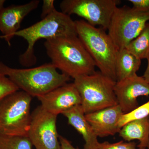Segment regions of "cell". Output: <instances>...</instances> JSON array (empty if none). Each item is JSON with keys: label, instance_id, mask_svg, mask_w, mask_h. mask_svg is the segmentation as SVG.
I'll list each match as a JSON object with an SVG mask.
<instances>
[{"label": "cell", "instance_id": "13", "mask_svg": "<svg viewBox=\"0 0 149 149\" xmlns=\"http://www.w3.org/2000/svg\"><path fill=\"white\" fill-rule=\"evenodd\" d=\"M123 114L118 105L87 113L85 117L97 137L114 136L119 133L118 123Z\"/></svg>", "mask_w": 149, "mask_h": 149}, {"label": "cell", "instance_id": "23", "mask_svg": "<svg viewBox=\"0 0 149 149\" xmlns=\"http://www.w3.org/2000/svg\"><path fill=\"white\" fill-rule=\"evenodd\" d=\"M134 8L139 10L149 11V0H129Z\"/></svg>", "mask_w": 149, "mask_h": 149}, {"label": "cell", "instance_id": "22", "mask_svg": "<svg viewBox=\"0 0 149 149\" xmlns=\"http://www.w3.org/2000/svg\"><path fill=\"white\" fill-rule=\"evenodd\" d=\"M56 10L54 0H44L43 2L41 17L42 19L52 13Z\"/></svg>", "mask_w": 149, "mask_h": 149}, {"label": "cell", "instance_id": "5", "mask_svg": "<svg viewBox=\"0 0 149 149\" xmlns=\"http://www.w3.org/2000/svg\"><path fill=\"white\" fill-rule=\"evenodd\" d=\"M74 80L85 114L118 105L114 92L116 82L100 71L79 76Z\"/></svg>", "mask_w": 149, "mask_h": 149}, {"label": "cell", "instance_id": "11", "mask_svg": "<svg viewBox=\"0 0 149 149\" xmlns=\"http://www.w3.org/2000/svg\"><path fill=\"white\" fill-rule=\"evenodd\" d=\"M37 98L44 109L57 116L81 104L80 94L73 83H66Z\"/></svg>", "mask_w": 149, "mask_h": 149}, {"label": "cell", "instance_id": "28", "mask_svg": "<svg viewBox=\"0 0 149 149\" xmlns=\"http://www.w3.org/2000/svg\"><path fill=\"white\" fill-rule=\"evenodd\" d=\"M147 149H149V147H148V148H147Z\"/></svg>", "mask_w": 149, "mask_h": 149}, {"label": "cell", "instance_id": "6", "mask_svg": "<svg viewBox=\"0 0 149 149\" xmlns=\"http://www.w3.org/2000/svg\"><path fill=\"white\" fill-rule=\"evenodd\" d=\"M32 97L18 91L0 101V136L27 137Z\"/></svg>", "mask_w": 149, "mask_h": 149}, {"label": "cell", "instance_id": "4", "mask_svg": "<svg viewBox=\"0 0 149 149\" xmlns=\"http://www.w3.org/2000/svg\"><path fill=\"white\" fill-rule=\"evenodd\" d=\"M75 21L77 37L102 74L116 82L115 61L118 50L106 31L84 20Z\"/></svg>", "mask_w": 149, "mask_h": 149}, {"label": "cell", "instance_id": "12", "mask_svg": "<svg viewBox=\"0 0 149 149\" xmlns=\"http://www.w3.org/2000/svg\"><path fill=\"white\" fill-rule=\"evenodd\" d=\"M39 0H33L27 3L20 5H12L0 10V36L6 40L8 45L11 40L18 31L22 22L32 11L38 7Z\"/></svg>", "mask_w": 149, "mask_h": 149}, {"label": "cell", "instance_id": "1", "mask_svg": "<svg viewBox=\"0 0 149 149\" xmlns=\"http://www.w3.org/2000/svg\"><path fill=\"white\" fill-rule=\"evenodd\" d=\"M44 46L52 64L70 78L74 79L95 71V62L77 35L48 39Z\"/></svg>", "mask_w": 149, "mask_h": 149}, {"label": "cell", "instance_id": "17", "mask_svg": "<svg viewBox=\"0 0 149 149\" xmlns=\"http://www.w3.org/2000/svg\"><path fill=\"white\" fill-rule=\"evenodd\" d=\"M125 48L140 59L148 58L149 56V22L139 36Z\"/></svg>", "mask_w": 149, "mask_h": 149}, {"label": "cell", "instance_id": "20", "mask_svg": "<svg viewBox=\"0 0 149 149\" xmlns=\"http://www.w3.org/2000/svg\"><path fill=\"white\" fill-rule=\"evenodd\" d=\"M19 90L8 77L0 73V101L10 94Z\"/></svg>", "mask_w": 149, "mask_h": 149}, {"label": "cell", "instance_id": "25", "mask_svg": "<svg viewBox=\"0 0 149 149\" xmlns=\"http://www.w3.org/2000/svg\"><path fill=\"white\" fill-rule=\"evenodd\" d=\"M147 60H148V65L143 77L149 84V56Z\"/></svg>", "mask_w": 149, "mask_h": 149}, {"label": "cell", "instance_id": "21", "mask_svg": "<svg viewBox=\"0 0 149 149\" xmlns=\"http://www.w3.org/2000/svg\"><path fill=\"white\" fill-rule=\"evenodd\" d=\"M136 144L135 142H124L121 141L117 143H111L106 142L99 143L97 149H136Z\"/></svg>", "mask_w": 149, "mask_h": 149}, {"label": "cell", "instance_id": "8", "mask_svg": "<svg viewBox=\"0 0 149 149\" xmlns=\"http://www.w3.org/2000/svg\"><path fill=\"white\" fill-rule=\"evenodd\" d=\"M120 3V0H63L60 8L63 13L76 15L89 24L106 31L115 10Z\"/></svg>", "mask_w": 149, "mask_h": 149}, {"label": "cell", "instance_id": "14", "mask_svg": "<svg viewBox=\"0 0 149 149\" xmlns=\"http://www.w3.org/2000/svg\"><path fill=\"white\" fill-rule=\"evenodd\" d=\"M72 125L83 136L84 149H97L99 144L97 136L87 121L81 105L73 107L62 113Z\"/></svg>", "mask_w": 149, "mask_h": 149}, {"label": "cell", "instance_id": "7", "mask_svg": "<svg viewBox=\"0 0 149 149\" xmlns=\"http://www.w3.org/2000/svg\"><path fill=\"white\" fill-rule=\"evenodd\" d=\"M149 22V11L124 6L115 10L108 34L118 50L125 48L136 39Z\"/></svg>", "mask_w": 149, "mask_h": 149}, {"label": "cell", "instance_id": "2", "mask_svg": "<svg viewBox=\"0 0 149 149\" xmlns=\"http://www.w3.org/2000/svg\"><path fill=\"white\" fill-rule=\"evenodd\" d=\"M0 73L8 77L19 90L37 97L66 84L70 79L59 72L51 63L33 68L19 69L0 61Z\"/></svg>", "mask_w": 149, "mask_h": 149}, {"label": "cell", "instance_id": "15", "mask_svg": "<svg viewBox=\"0 0 149 149\" xmlns=\"http://www.w3.org/2000/svg\"><path fill=\"white\" fill-rule=\"evenodd\" d=\"M118 133L126 142L138 140L140 142L138 148H148L149 146V116L128 123L120 128Z\"/></svg>", "mask_w": 149, "mask_h": 149}, {"label": "cell", "instance_id": "27", "mask_svg": "<svg viewBox=\"0 0 149 149\" xmlns=\"http://www.w3.org/2000/svg\"><path fill=\"white\" fill-rule=\"evenodd\" d=\"M136 149H147L143 148H137Z\"/></svg>", "mask_w": 149, "mask_h": 149}, {"label": "cell", "instance_id": "16", "mask_svg": "<svg viewBox=\"0 0 149 149\" xmlns=\"http://www.w3.org/2000/svg\"><path fill=\"white\" fill-rule=\"evenodd\" d=\"M141 64V60L126 49L118 50L115 61L116 82L137 74Z\"/></svg>", "mask_w": 149, "mask_h": 149}, {"label": "cell", "instance_id": "3", "mask_svg": "<svg viewBox=\"0 0 149 149\" xmlns=\"http://www.w3.org/2000/svg\"><path fill=\"white\" fill-rule=\"evenodd\" d=\"M69 35H77L75 21L70 15L57 10L29 27L19 30L14 36L23 38L27 43L26 51L19 57V63L27 67L36 64L34 47L38 40Z\"/></svg>", "mask_w": 149, "mask_h": 149}, {"label": "cell", "instance_id": "10", "mask_svg": "<svg viewBox=\"0 0 149 149\" xmlns=\"http://www.w3.org/2000/svg\"><path fill=\"white\" fill-rule=\"evenodd\" d=\"M114 92L118 105L123 113H127L139 107V97L149 95V84L143 76L136 74L116 82Z\"/></svg>", "mask_w": 149, "mask_h": 149}, {"label": "cell", "instance_id": "24", "mask_svg": "<svg viewBox=\"0 0 149 149\" xmlns=\"http://www.w3.org/2000/svg\"><path fill=\"white\" fill-rule=\"evenodd\" d=\"M61 149H80L73 146L68 140L62 136H59Z\"/></svg>", "mask_w": 149, "mask_h": 149}, {"label": "cell", "instance_id": "9", "mask_svg": "<svg viewBox=\"0 0 149 149\" xmlns=\"http://www.w3.org/2000/svg\"><path fill=\"white\" fill-rule=\"evenodd\" d=\"M57 117L41 105L31 113L27 137L36 149H61L57 130Z\"/></svg>", "mask_w": 149, "mask_h": 149}, {"label": "cell", "instance_id": "26", "mask_svg": "<svg viewBox=\"0 0 149 149\" xmlns=\"http://www.w3.org/2000/svg\"><path fill=\"white\" fill-rule=\"evenodd\" d=\"M5 1H3V0H0V10L4 8L3 5Z\"/></svg>", "mask_w": 149, "mask_h": 149}, {"label": "cell", "instance_id": "18", "mask_svg": "<svg viewBox=\"0 0 149 149\" xmlns=\"http://www.w3.org/2000/svg\"><path fill=\"white\" fill-rule=\"evenodd\" d=\"M27 137L0 136V149H32Z\"/></svg>", "mask_w": 149, "mask_h": 149}, {"label": "cell", "instance_id": "19", "mask_svg": "<svg viewBox=\"0 0 149 149\" xmlns=\"http://www.w3.org/2000/svg\"><path fill=\"white\" fill-rule=\"evenodd\" d=\"M149 116V101L133 110L127 113H123L119 119L118 126L120 129L128 122L142 119Z\"/></svg>", "mask_w": 149, "mask_h": 149}]
</instances>
